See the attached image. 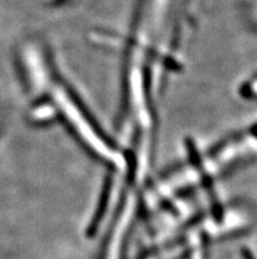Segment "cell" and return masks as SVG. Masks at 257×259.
<instances>
[{
    "label": "cell",
    "instance_id": "1",
    "mask_svg": "<svg viewBox=\"0 0 257 259\" xmlns=\"http://www.w3.org/2000/svg\"><path fill=\"white\" fill-rule=\"evenodd\" d=\"M170 0H152V7L155 8V12L162 13L163 12V8L167 6Z\"/></svg>",
    "mask_w": 257,
    "mask_h": 259
}]
</instances>
